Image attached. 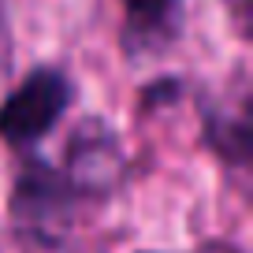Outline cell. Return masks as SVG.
I'll return each instance as SVG.
<instances>
[{"label":"cell","instance_id":"6da1fadb","mask_svg":"<svg viewBox=\"0 0 253 253\" xmlns=\"http://www.w3.org/2000/svg\"><path fill=\"white\" fill-rule=\"evenodd\" d=\"M11 216L23 235L38 242H52L67 231L75 216V186L45 164H26V171L15 182Z\"/></svg>","mask_w":253,"mask_h":253},{"label":"cell","instance_id":"7a4b0ae2","mask_svg":"<svg viewBox=\"0 0 253 253\" xmlns=\"http://www.w3.org/2000/svg\"><path fill=\"white\" fill-rule=\"evenodd\" d=\"M67 101H71L67 79L48 71V67H38L34 75H26L23 86L0 108V138L11 142V145L38 142L45 130H52L56 119L63 116Z\"/></svg>","mask_w":253,"mask_h":253},{"label":"cell","instance_id":"3957f363","mask_svg":"<svg viewBox=\"0 0 253 253\" xmlns=\"http://www.w3.org/2000/svg\"><path fill=\"white\" fill-rule=\"evenodd\" d=\"M119 168V149L108 130L89 123L79 138L71 142V186L104 190Z\"/></svg>","mask_w":253,"mask_h":253},{"label":"cell","instance_id":"277c9868","mask_svg":"<svg viewBox=\"0 0 253 253\" xmlns=\"http://www.w3.org/2000/svg\"><path fill=\"white\" fill-rule=\"evenodd\" d=\"M123 8H126V19L134 26L149 30V26L164 23V15L171 11V0H123Z\"/></svg>","mask_w":253,"mask_h":253},{"label":"cell","instance_id":"5b68a950","mask_svg":"<svg viewBox=\"0 0 253 253\" xmlns=\"http://www.w3.org/2000/svg\"><path fill=\"white\" fill-rule=\"evenodd\" d=\"M8 60V38H4V15H0V67Z\"/></svg>","mask_w":253,"mask_h":253},{"label":"cell","instance_id":"8992f818","mask_svg":"<svg viewBox=\"0 0 253 253\" xmlns=\"http://www.w3.org/2000/svg\"><path fill=\"white\" fill-rule=\"evenodd\" d=\"M235 4H238V11H242V4H246V0H235Z\"/></svg>","mask_w":253,"mask_h":253}]
</instances>
